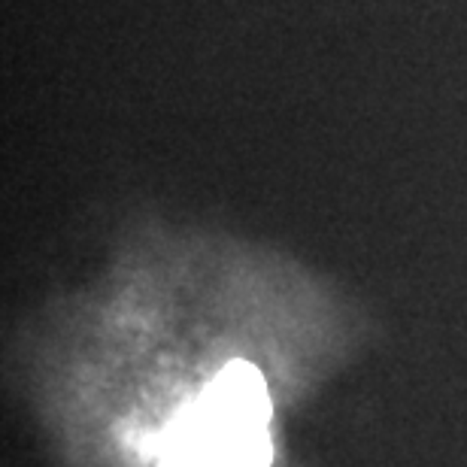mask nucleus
<instances>
[{"instance_id": "obj_1", "label": "nucleus", "mask_w": 467, "mask_h": 467, "mask_svg": "<svg viewBox=\"0 0 467 467\" xmlns=\"http://www.w3.org/2000/svg\"><path fill=\"white\" fill-rule=\"evenodd\" d=\"M274 407L261 373L246 361L222 368L158 431L161 467H270Z\"/></svg>"}]
</instances>
